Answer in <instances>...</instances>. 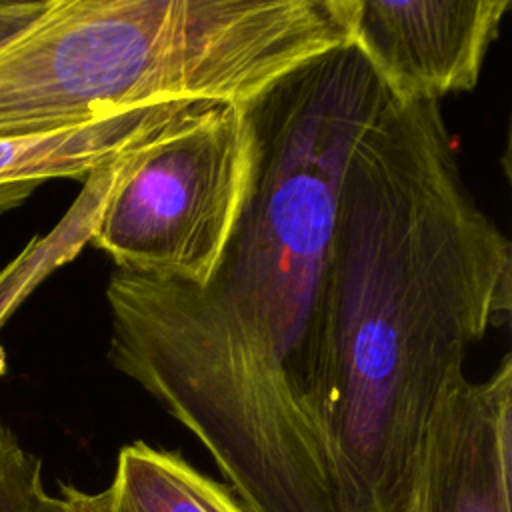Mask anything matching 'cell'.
<instances>
[{"label":"cell","mask_w":512,"mask_h":512,"mask_svg":"<svg viewBox=\"0 0 512 512\" xmlns=\"http://www.w3.org/2000/svg\"><path fill=\"white\" fill-rule=\"evenodd\" d=\"M58 500L62 512H110L108 490L86 492L72 484H60Z\"/></svg>","instance_id":"cell-11"},{"label":"cell","mask_w":512,"mask_h":512,"mask_svg":"<svg viewBox=\"0 0 512 512\" xmlns=\"http://www.w3.org/2000/svg\"><path fill=\"white\" fill-rule=\"evenodd\" d=\"M52 0H0V44L38 20Z\"/></svg>","instance_id":"cell-10"},{"label":"cell","mask_w":512,"mask_h":512,"mask_svg":"<svg viewBox=\"0 0 512 512\" xmlns=\"http://www.w3.org/2000/svg\"><path fill=\"white\" fill-rule=\"evenodd\" d=\"M388 92L350 44L242 104L250 172L202 286L114 270L108 360L210 452L246 512H346L324 436L340 178Z\"/></svg>","instance_id":"cell-1"},{"label":"cell","mask_w":512,"mask_h":512,"mask_svg":"<svg viewBox=\"0 0 512 512\" xmlns=\"http://www.w3.org/2000/svg\"><path fill=\"white\" fill-rule=\"evenodd\" d=\"M348 44L398 102L472 90L510 0H340Z\"/></svg>","instance_id":"cell-5"},{"label":"cell","mask_w":512,"mask_h":512,"mask_svg":"<svg viewBox=\"0 0 512 512\" xmlns=\"http://www.w3.org/2000/svg\"><path fill=\"white\" fill-rule=\"evenodd\" d=\"M510 304V242L470 194L440 102L388 96L348 154L326 282L324 436L346 512L380 510Z\"/></svg>","instance_id":"cell-2"},{"label":"cell","mask_w":512,"mask_h":512,"mask_svg":"<svg viewBox=\"0 0 512 512\" xmlns=\"http://www.w3.org/2000/svg\"><path fill=\"white\" fill-rule=\"evenodd\" d=\"M190 104L172 102L60 132L0 138V212L20 206L48 180H86L146 144Z\"/></svg>","instance_id":"cell-6"},{"label":"cell","mask_w":512,"mask_h":512,"mask_svg":"<svg viewBox=\"0 0 512 512\" xmlns=\"http://www.w3.org/2000/svg\"><path fill=\"white\" fill-rule=\"evenodd\" d=\"M106 490L110 512H246L226 484L194 468L180 452L142 440L120 448Z\"/></svg>","instance_id":"cell-7"},{"label":"cell","mask_w":512,"mask_h":512,"mask_svg":"<svg viewBox=\"0 0 512 512\" xmlns=\"http://www.w3.org/2000/svg\"><path fill=\"white\" fill-rule=\"evenodd\" d=\"M512 358L438 396L406 472L378 512H510Z\"/></svg>","instance_id":"cell-4"},{"label":"cell","mask_w":512,"mask_h":512,"mask_svg":"<svg viewBox=\"0 0 512 512\" xmlns=\"http://www.w3.org/2000/svg\"><path fill=\"white\" fill-rule=\"evenodd\" d=\"M124 156L92 172L84 180L82 194L56 228L46 236L32 238L26 248L0 270V326L52 270L72 260L80 248L88 244Z\"/></svg>","instance_id":"cell-8"},{"label":"cell","mask_w":512,"mask_h":512,"mask_svg":"<svg viewBox=\"0 0 512 512\" xmlns=\"http://www.w3.org/2000/svg\"><path fill=\"white\" fill-rule=\"evenodd\" d=\"M248 172L244 106L194 102L122 158L88 242L116 270L202 286L232 236Z\"/></svg>","instance_id":"cell-3"},{"label":"cell","mask_w":512,"mask_h":512,"mask_svg":"<svg viewBox=\"0 0 512 512\" xmlns=\"http://www.w3.org/2000/svg\"><path fill=\"white\" fill-rule=\"evenodd\" d=\"M0 512H62L42 478V460L0 422Z\"/></svg>","instance_id":"cell-9"}]
</instances>
